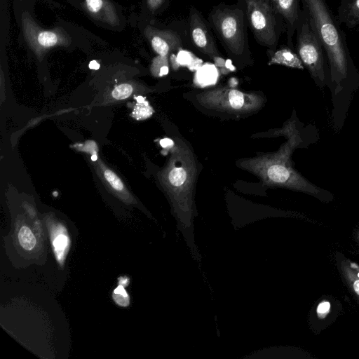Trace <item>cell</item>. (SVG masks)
Returning <instances> with one entry per match:
<instances>
[{
  "mask_svg": "<svg viewBox=\"0 0 359 359\" xmlns=\"http://www.w3.org/2000/svg\"><path fill=\"white\" fill-rule=\"evenodd\" d=\"M353 287L355 292L359 295V280H357L354 282Z\"/></svg>",
  "mask_w": 359,
  "mask_h": 359,
  "instance_id": "obj_26",
  "label": "cell"
},
{
  "mask_svg": "<svg viewBox=\"0 0 359 359\" xmlns=\"http://www.w3.org/2000/svg\"><path fill=\"white\" fill-rule=\"evenodd\" d=\"M226 67L228 69H230L231 70H233L234 69V67L231 65V62L230 60H226Z\"/></svg>",
  "mask_w": 359,
  "mask_h": 359,
  "instance_id": "obj_27",
  "label": "cell"
},
{
  "mask_svg": "<svg viewBox=\"0 0 359 359\" xmlns=\"http://www.w3.org/2000/svg\"><path fill=\"white\" fill-rule=\"evenodd\" d=\"M68 239L65 235H58L54 240L53 245L55 253L58 259H62L64 257L65 252L67 249Z\"/></svg>",
  "mask_w": 359,
  "mask_h": 359,
  "instance_id": "obj_19",
  "label": "cell"
},
{
  "mask_svg": "<svg viewBox=\"0 0 359 359\" xmlns=\"http://www.w3.org/2000/svg\"><path fill=\"white\" fill-rule=\"evenodd\" d=\"M160 144L163 148H170L173 146V141L169 138H164L161 140Z\"/></svg>",
  "mask_w": 359,
  "mask_h": 359,
  "instance_id": "obj_24",
  "label": "cell"
},
{
  "mask_svg": "<svg viewBox=\"0 0 359 359\" xmlns=\"http://www.w3.org/2000/svg\"><path fill=\"white\" fill-rule=\"evenodd\" d=\"M89 67L93 69H98L100 65L96 61H91L89 64Z\"/></svg>",
  "mask_w": 359,
  "mask_h": 359,
  "instance_id": "obj_25",
  "label": "cell"
},
{
  "mask_svg": "<svg viewBox=\"0 0 359 359\" xmlns=\"http://www.w3.org/2000/svg\"><path fill=\"white\" fill-rule=\"evenodd\" d=\"M226 97V102L230 108L239 110L243 109L245 104V95L237 90H228L224 95Z\"/></svg>",
  "mask_w": 359,
  "mask_h": 359,
  "instance_id": "obj_13",
  "label": "cell"
},
{
  "mask_svg": "<svg viewBox=\"0 0 359 359\" xmlns=\"http://www.w3.org/2000/svg\"><path fill=\"white\" fill-rule=\"evenodd\" d=\"M306 6L311 22L323 47L333 81H342L355 74L346 34L325 0H302Z\"/></svg>",
  "mask_w": 359,
  "mask_h": 359,
  "instance_id": "obj_1",
  "label": "cell"
},
{
  "mask_svg": "<svg viewBox=\"0 0 359 359\" xmlns=\"http://www.w3.org/2000/svg\"><path fill=\"white\" fill-rule=\"evenodd\" d=\"M145 34L153 50L161 56L167 57L169 53L182 46L179 36L170 30L149 27H147Z\"/></svg>",
  "mask_w": 359,
  "mask_h": 359,
  "instance_id": "obj_8",
  "label": "cell"
},
{
  "mask_svg": "<svg viewBox=\"0 0 359 359\" xmlns=\"http://www.w3.org/2000/svg\"><path fill=\"white\" fill-rule=\"evenodd\" d=\"M165 0H145V4L149 11L154 13L163 4Z\"/></svg>",
  "mask_w": 359,
  "mask_h": 359,
  "instance_id": "obj_22",
  "label": "cell"
},
{
  "mask_svg": "<svg viewBox=\"0 0 359 359\" xmlns=\"http://www.w3.org/2000/svg\"><path fill=\"white\" fill-rule=\"evenodd\" d=\"M152 69L158 76H163L168 73L167 57L158 55L153 62Z\"/></svg>",
  "mask_w": 359,
  "mask_h": 359,
  "instance_id": "obj_18",
  "label": "cell"
},
{
  "mask_svg": "<svg viewBox=\"0 0 359 359\" xmlns=\"http://www.w3.org/2000/svg\"><path fill=\"white\" fill-rule=\"evenodd\" d=\"M302 4L295 30L297 36L294 48L312 77L320 83H324L327 74H330L328 62L323 47L311 25L308 8Z\"/></svg>",
  "mask_w": 359,
  "mask_h": 359,
  "instance_id": "obj_2",
  "label": "cell"
},
{
  "mask_svg": "<svg viewBox=\"0 0 359 359\" xmlns=\"http://www.w3.org/2000/svg\"><path fill=\"white\" fill-rule=\"evenodd\" d=\"M330 307V304L329 302H322L318 306L317 311L320 314L326 313Z\"/></svg>",
  "mask_w": 359,
  "mask_h": 359,
  "instance_id": "obj_23",
  "label": "cell"
},
{
  "mask_svg": "<svg viewBox=\"0 0 359 359\" xmlns=\"http://www.w3.org/2000/svg\"><path fill=\"white\" fill-rule=\"evenodd\" d=\"M217 72L212 68H203L198 74V81L203 86H208L215 83Z\"/></svg>",
  "mask_w": 359,
  "mask_h": 359,
  "instance_id": "obj_16",
  "label": "cell"
},
{
  "mask_svg": "<svg viewBox=\"0 0 359 359\" xmlns=\"http://www.w3.org/2000/svg\"><path fill=\"white\" fill-rule=\"evenodd\" d=\"M271 2L285 22L288 46L294 48L293 36L302 11L300 0H271Z\"/></svg>",
  "mask_w": 359,
  "mask_h": 359,
  "instance_id": "obj_9",
  "label": "cell"
},
{
  "mask_svg": "<svg viewBox=\"0 0 359 359\" xmlns=\"http://www.w3.org/2000/svg\"><path fill=\"white\" fill-rule=\"evenodd\" d=\"M18 238L20 245L27 250L34 248L36 244V239L28 227L22 226L18 233Z\"/></svg>",
  "mask_w": 359,
  "mask_h": 359,
  "instance_id": "obj_15",
  "label": "cell"
},
{
  "mask_svg": "<svg viewBox=\"0 0 359 359\" xmlns=\"http://www.w3.org/2000/svg\"><path fill=\"white\" fill-rule=\"evenodd\" d=\"M337 17L341 25L354 29L359 25V0H341Z\"/></svg>",
  "mask_w": 359,
  "mask_h": 359,
  "instance_id": "obj_11",
  "label": "cell"
},
{
  "mask_svg": "<svg viewBox=\"0 0 359 359\" xmlns=\"http://www.w3.org/2000/svg\"><path fill=\"white\" fill-rule=\"evenodd\" d=\"M83 5L89 15L97 20L111 26L118 24L117 12L109 0H84Z\"/></svg>",
  "mask_w": 359,
  "mask_h": 359,
  "instance_id": "obj_10",
  "label": "cell"
},
{
  "mask_svg": "<svg viewBox=\"0 0 359 359\" xmlns=\"http://www.w3.org/2000/svg\"><path fill=\"white\" fill-rule=\"evenodd\" d=\"M133 92V87L130 84L123 83L116 86L112 91V96L116 100L128 98Z\"/></svg>",
  "mask_w": 359,
  "mask_h": 359,
  "instance_id": "obj_20",
  "label": "cell"
},
{
  "mask_svg": "<svg viewBox=\"0 0 359 359\" xmlns=\"http://www.w3.org/2000/svg\"><path fill=\"white\" fill-rule=\"evenodd\" d=\"M210 20L225 48L234 55H241L248 48L243 12L233 7H217Z\"/></svg>",
  "mask_w": 359,
  "mask_h": 359,
  "instance_id": "obj_3",
  "label": "cell"
},
{
  "mask_svg": "<svg viewBox=\"0 0 359 359\" xmlns=\"http://www.w3.org/2000/svg\"><path fill=\"white\" fill-rule=\"evenodd\" d=\"M269 64H278L292 68L304 69V65L297 53L289 48H281L276 51Z\"/></svg>",
  "mask_w": 359,
  "mask_h": 359,
  "instance_id": "obj_12",
  "label": "cell"
},
{
  "mask_svg": "<svg viewBox=\"0 0 359 359\" xmlns=\"http://www.w3.org/2000/svg\"><path fill=\"white\" fill-rule=\"evenodd\" d=\"M91 159L93 161H95L97 159V156L95 155L92 156Z\"/></svg>",
  "mask_w": 359,
  "mask_h": 359,
  "instance_id": "obj_28",
  "label": "cell"
},
{
  "mask_svg": "<svg viewBox=\"0 0 359 359\" xmlns=\"http://www.w3.org/2000/svg\"><path fill=\"white\" fill-rule=\"evenodd\" d=\"M190 33L194 45L204 54L216 58L219 53L213 38L199 13L192 9L190 13Z\"/></svg>",
  "mask_w": 359,
  "mask_h": 359,
  "instance_id": "obj_7",
  "label": "cell"
},
{
  "mask_svg": "<svg viewBox=\"0 0 359 359\" xmlns=\"http://www.w3.org/2000/svg\"><path fill=\"white\" fill-rule=\"evenodd\" d=\"M168 180L173 187H180L187 180V172L183 167H174L169 172Z\"/></svg>",
  "mask_w": 359,
  "mask_h": 359,
  "instance_id": "obj_14",
  "label": "cell"
},
{
  "mask_svg": "<svg viewBox=\"0 0 359 359\" xmlns=\"http://www.w3.org/2000/svg\"><path fill=\"white\" fill-rule=\"evenodd\" d=\"M153 113L152 108L145 100L137 102L134 108L133 116L137 119H144L149 117Z\"/></svg>",
  "mask_w": 359,
  "mask_h": 359,
  "instance_id": "obj_17",
  "label": "cell"
},
{
  "mask_svg": "<svg viewBox=\"0 0 359 359\" xmlns=\"http://www.w3.org/2000/svg\"><path fill=\"white\" fill-rule=\"evenodd\" d=\"M287 155L281 154L271 158H262L255 163L254 170L261 177L271 184L290 187H303L310 185L290 168Z\"/></svg>",
  "mask_w": 359,
  "mask_h": 359,
  "instance_id": "obj_6",
  "label": "cell"
},
{
  "mask_svg": "<svg viewBox=\"0 0 359 359\" xmlns=\"http://www.w3.org/2000/svg\"><path fill=\"white\" fill-rule=\"evenodd\" d=\"M21 21L24 38L37 55L55 46H67L71 43L70 36L63 29L42 28L27 12L22 13Z\"/></svg>",
  "mask_w": 359,
  "mask_h": 359,
  "instance_id": "obj_5",
  "label": "cell"
},
{
  "mask_svg": "<svg viewBox=\"0 0 359 359\" xmlns=\"http://www.w3.org/2000/svg\"><path fill=\"white\" fill-rule=\"evenodd\" d=\"M104 177L110 185L116 190L121 191L123 189V184L118 176L109 170L104 171Z\"/></svg>",
  "mask_w": 359,
  "mask_h": 359,
  "instance_id": "obj_21",
  "label": "cell"
},
{
  "mask_svg": "<svg viewBox=\"0 0 359 359\" xmlns=\"http://www.w3.org/2000/svg\"><path fill=\"white\" fill-rule=\"evenodd\" d=\"M358 276H359V273H358Z\"/></svg>",
  "mask_w": 359,
  "mask_h": 359,
  "instance_id": "obj_29",
  "label": "cell"
},
{
  "mask_svg": "<svg viewBox=\"0 0 359 359\" xmlns=\"http://www.w3.org/2000/svg\"><path fill=\"white\" fill-rule=\"evenodd\" d=\"M246 15L256 39L262 45L275 49L284 24L278 20L270 0H245Z\"/></svg>",
  "mask_w": 359,
  "mask_h": 359,
  "instance_id": "obj_4",
  "label": "cell"
}]
</instances>
